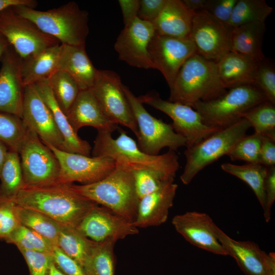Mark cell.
<instances>
[{"label": "cell", "mask_w": 275, "mask_h": 275, "mask_svg": "<svg viewBox=\"0 0 275 275\" xmlns=\"http://www.w3.org/2000/svg\"><path fill=\"white\" fill-rule=\"evenodd\" d=\"M48 275H65L55 265L53 261L52 262Z\"/></svg>", "instance_id": "cell-55"}, {"label": "cell", "mask_w": 275, "mask_h": 275, "mask_svg": "<svg viewBox=\"0 0 275 275\" xmlns=\"http://www.w3.org/2000/svg\"><path fill=\"white\" fill-rule=\"evenodd\" d=\"M265 206L264 217L266 222L270 219L271 208L275 200V166L268 167L264 184Z\"/></svg>", "instance_id": "cell-48"}, {"label": "cell", "mask_w": 275, "mask_h": 275, "mask_svg": "<svg viewBox=\"0 0 275 275\" xmlns=\"http://www.w3.org/2000/svg\"><path fill=\"white\" fill-rule=\"evenodd\" d=\"M177 188V184L174 181L169 182L155 191L140 199L133 222L135 226L138 228H146L164 223L173 205Z\"/></svg>", "instance_id": "cell-22"}, {"label": "cell", "mask_w": 275, "mask_h": 275, "mask_svg": "<svg viewBox=\"0 0 275 275\" xmlns=\"http://www.w3.org/2000/svg\"><path fill=\"white\" fill-rule=\"evenodd\" d=\"M166 2L167 0H140L138 17L152 23L160 13Z\"/></svg>", "instance_id": "cell-47"}, {"label": "cell", "mask_w": 275, "mask_h": 275, "mask_svg": "<svg viewBox=\"0 0 275 275\" xmlns=\"http://www.w3.org/2000/svg\"><path fill=\"white\" fill-rule=\"evenodd\" d=\"M172 224L191 244L216 255L227 256L215 232L216 225L206 213L187 211L175 215Z\"/></svg>", "instance_id": "cell-20"}, {"label": "cell", "mask_w": 275, "mask_h": 275, "mask_svg": "<svg viewBox=\"0 0 275 275\" xmlns=\"http://www.w3.org/2000/svg\"><path fill=\"white\" fill-rule=\"evenodd\" d=\"M94 242L76 227L61 224L57 245L82 267Z\"/></svg>", "instance_id": "cell-34"}, {"label": "cell", "mask_w": 275, "mask_h": 275, "mask_svg": "<svg viewBox=\"0 0 275 275\" xmlns=\"http://www.w3.org/2000/svg\"><path fill=\"white\" fill-rule=\"evenodd\" d=\"M155 34L152 23L136 18L124 26L117 38L114 48L119 59L132 67L154 69L148 46Z\"/></svg>", "instance_id": "cell-17"}, {"label": "cell", "mask_w": 275, "mask_h": 275, "mask_svg": "<svg viewBox=\"0 0 275 275\" xmlns=\"http://www.w3.org/2000/svg\"><path fill=\"white\" fill-rule=\"evenodd\" d=\"M131 172L139 199L155 191L166 183L174 181L154 171L140 170Z\"/></svg>", "instance_id": "cell-41"}, {"label": "cell", "mask_w": 275, "mask_h": 275, "mask_svg": "<svg viewBox=\"0 0 275 275\" xmlns=\"http://www.w3.org/2000/svg\"><path fill=\"white\" fill-rule=\"evenodd\" d=\"M251 127L242 118L232 125L219 130L199 143L186 147L184 154L186 163L180 176L185 185L189 184L197 174L206 166L227 155L236 142Z\"/></svg>", "instance_id": "cell-7"}, {"label": "cell", "mask_w": 275, "mask_h": 275, "mask_svg": "<svg viewBox=\"0 0 275 275\" xmlns=\"http://www.w3.org/2000/svg\"><path fill=\"white\" fill-rule=\"evenodd\" d=\"M217 238L245 275H275V253H267L251 241L236 240L217 226Z\"/></svg>", "instance_id": "cell-19"}, {"label": "cell", "mask_w": 275, "mask_h": 275, "mask_svg": "<svg viewBox=\"0 0 275 275\" xmlns=\"http://www.w3.org/2000/svg\"><path fill=\"white\" fill-rule=\"evenodd\" d=\"M273 8L264 0H237L228 23L232 28L253 23L265 22Z\"/></svg>", "instance_id": "cell-35"}, {"label": "cell", "mask_w": 275, "mask_h": 275, "mask_svg": "<svg viewBox=\"0 0 275 275\" xmlns=\"http://www.w3.org/2000/svg\"><path fill=\"white\" fill-rule=\"evenodd\" d=\"M123 88L137 124V145L141 151L157 155L163 148L175 151L186 146L185 139L174 131L171 124L152 116L127 86L123 85Z\"/></svg>", "instance_id": "cell-8"}, {"label": "cell", "mask_w": 275, "mask_h": 275, "mask_svg": "<svg viewBox=\"0 0 275 275\" xmlns=\"http://www.w3.org/2000/svg\"><path fill=\"white\" fill-rule=\"evenodd\" d=\"M14 209L21 224L32 229L53 245H57L61 224L39 211L15 204Z\"/></svg>", "instance_id": "cell-32"}, {"label": "cell", "mask_w": 275, "mask_h": 275, "mask_svg": "<svg viewBox=\"0 0 275 275\" xmlns=\"http://www.w3.org/2000/svg\"><path fill=\"white\" fill-rule=\"evenodd\" d=\"M28 266L30 275H48L52 253L19 249Z\"/></svg>", "instance_id": "cell-43"}, {"label": "cell", "mask_w": 275, "mask_h": 275, "mask_svg": "<svg viewBox=\"0 0 275 275\" xmlns=\"http://www.w3.org/2000/svg\"><path fill=\"white\" fill-rule=\"evenodd\" d=\"M47 80L57 103L66 114L80 91L77 84L68 73L60 70Z\"/></svg>", "instance_id": "cell-36"}, {"label": "cell", "mask_w": 275, "mask_h": 275, "mask_svg": "<svg viewBox=\"0 0 275 275\" xmlns=\"http://www.w3.org/2000/svg\"><path fill=\"white\" fill-rule=\"evenodd\" d=\"M70 185L80 195L133 223L140 199L131 172L116 166L112 173L97 182Z\"/></svg>", "instance_id": "cell-5"}, {"label": "cell", "mask_w": 275, "mask_h": 275, "mask_svg": "<svg viewBox=\"0 0 275 275\" xmlns=\"http://www.w3.org/2000/svg\"><path fill=\"white\" fill-rule=\"evenodd\" d=\"M76 228L87 238L96 242H117L139 233L132 222L103 206H95Z\"/></svg>", "instance_id": "cell-16"}, {"label": "cell", "mask_w": 275, "mask_h": 275, "mask_svg": "<svg viewBox=\"0 0 275 275\" xmlns=\"http://www.w3.org/2000/svg\"><path fill=\"white\" fill-rule=\"evenodd\" d=\"M265 22H253L233 28L231 51L260 62L265 57L262 50Z\"/></svg>", "instance_id": "cell-28"}, {"label": "cell", "mask_w": 275, "mask_h": 275, "mask_svg": "<svg viewBox=\"0 0 275 275\" xmlns=\"http://www.w3.org/2000/svg\"><path fill=\"white\" fill-rule=\"evenodd\" d=\"M195 13L182 0H167L160 13L152 23L155 33L177 38H190Z\"/></svg>", "instance_id": "cell-25"}, {"label": "cell", "mask_w": 275, "mask_h": 275, "mask_svg": "<svg viewBox=\"0 0 275 275\" xmlns=\"http://www.w3.org/2000/svg\"><path fill=\"white\" fill-rule=\"evenodd\" d=\"M34 85L51 112L56 124L64 140V151L90 156L91 151L90 144L81 139L72 128L66 114L57 103L47 79Z\"/></svg>", "instance_id": "cell-26"}, {"label": "cell", "mask_w": 275, "mask_h": 275, "mask_svg": "<svg viewBox=\"0 0 275 275\" xmlns=\"http://www.w3.org/2000/svg\"><path fill=\"white\" fill-rule=\"evenodd\" d=\"M0 69V113L21 119L23 85L21 67L22 59L10 46L1 59Z\"/></svg>", "instance_id": "cell-21"}, {"label": "cell", "mask_w": 275, "mask_h": 275, "mask_svg": "<svg viewBox=\"0 0 275 275\" xmlns=\"http://www.w3.org/2000/svg\"><path fill=\"white\" fill-rule=\"evenodd\" d=\"M262 136L254 133L240 139L229 152L231 160H241L247 163H259Z\"/></svg>", "instance_id": "cell-40"}, {"label": "cell", "mask_w": 275, "mask_h": 275, "mask_svg": "<svg viewBox=\"0 0 275 275\" xmlns=\"http://www.w3.org/2000/svg\"><path fill=\"white\" fill-rule=\"evenodd\" d=\"M26 130V126L21 118L0 113V141L10 150L19 153Z\"/></svg>", "instance_id": "cell-38"}, {"label": "cell", "mask_w": 275, "mask_h": 275, "mask_svg": "<svg viewBox=\"0 0 275 275\" xmlns=\"http://www.w3.org/2000/svg\"><path fill=\"white\" fill-rule=\"evenodd\" d=\"M182 1L189 9L195 13L205 11L208 0H182Z\"/></svg>", "instance_id": "cell-52"}, {"label": "cell", "mask_w": 275, "mask_h": 275, "mask_svg": "<svg viewBox=\"0 0 275 275\" xmlns=\"http://www.w3.org/2000/svg\"><path fill=\"white\" fill-rule=\"evenodd\" d=\"M222 169L246 183L254 192L263 209L265 206L264 184L268 167L260 163H247L242 165L224 163Z\"/></svg>", "instance_id": "cell-30"}, {"label": "cell", "mask_w": 275, "mask_h": 275, "mask_svg": "<svg viewBox=\"0 0 275 275\" xmlns=\"http://www.w3.org/2000/svg\"><path fill=\"white\" fill-rule=\"evenodd\" d=\"M75 132L84 126L112 133L118 125L104 115L91 89L80 90L76 99L66 114Z\"/></svg>", "instance_id": "cell-23"}, {"label": "cell", "mask_w": 275, "mask_h": 275, "mask_svg": "<svg viewBox=\"0 0 275 275\" xmlns=\"http://www.w3.org/2000/svg\"><path fill=\"white\" fill-rule=\"evenodd\" d=\"M0 33L22 60L61 44L57 39L41 31L32 21L17 14L12 7L0 12Z\"/></svg>", "instance_id": "cell-10"}, {"label": "cell", "mask_w": 275, "mask_h": 275, "mask_svg": "<svg viewBox=\"0 0 275 275\" xmlns=\"http://www.w3.org/2000/svg\"><path fill=\"white\" fill-rule=\"evenodd\" d=\"M267 100L261 91L254 84L235 87L214 99L199 101L193 108L210 127L224 129L236 123L249 109Z\"/></svg>", "instance_id": "cell-6"}, {"label": "cell", "mask_w": 275, "mask_h": 275, "mask_svg": "<svg viewBox=\"0 0 275 275\" xmlns=\"http://www.w3.org/2000/svg\"><path fill=\"white\" fill-rule=\"evenodd\" d=\"M61 44L46 48L22 60L21 72L24 87L47 80L57 70Z\"/></svg>", "instance_id": "cell-29"}, {"label": "cell", "mask_w": 275, "mask_h": 275, "mask_svg": "<svg viewBox=\"0 0 275 275\" xmlns=\"http://www.w3.org/2000/svg\"><path fill=\"white\" fill-rule=\"evenodd\" d=\"M255 85L267 101L275 104V68L274 64L266 58L258 65Z\"/></svg>", "instance_id": "cell-42"}, {"label": "cell", "mask_w": 275, "mask_h": 275, "mask_svg": "<svg viewBox=\"0 0 275 275\" xmlns=\"http://www.w3.org/2000/svg\"><path fill=\"white\" fill-rule=\"evenodd\" d=\"M116 139L111 132L98 130L94 142L92 156L112 158L116 165L130 172L145 170L154 171L174 180L180 164L175 151L151 155L141 151L134 140L122 130Z\"/></svg>", "instance_id": "cell-2"}, {"label": "cell", "mask_w": 275, "mask_h": 275, "mask_svg": "<svg viewBox=\"0 0 275 275\" xmlns=\"http://www.w3.org/2000/svg\"><path fill=\"white\" fill-rule=\"evenodd\" d=\"M148 51L154 69L164 76L170 88L185 62L196 53L190 38H177L158 35L152 38Z\"/></svg>", "instance_id": "cell-15"}, {"label": "cell", "mask_w": 275, "mask_h": 275, "mask_svg": "<svg viewBox=\"0 0 275 275\" xmlns=\"http://www.w3.org/2000/svg\"><path fill=\"white\" fill-rule=\"evenodd\" d=\"M11 46L6 38L0 33V60L6 51Z\"/></svg>", "instance_id": "cell-54"}, {"label": "cell", "mask_w": 275, "mask_h": 275, "mask_svg": "<svg viewBox=\"0 0 275 275\" xmlns=\"http://www.w3.org/2000/svg\"><path fill=\"white\" fill-rule=\"evenodd\" d=\"M53 152L60 164L57 183L72 184L78 182L88 184L97 182L108 175L116 168L115 162L107 157H90L67 152L44 143Z\"/></svg>", "instance_id": "cell-13"}, {"label": "cell", "mask_w": 275, "mask_h": 275, "mask_svg": "<svg viewBox=\"0 0 275 275\" xmlns=\"http://www.w3.org/2000/svg\"><path fill=\"white\" fill-rule=\"evenodd\" d=\"M259 163L266 167L275 165V140L262 136Z\"/></svg>", "instance_id": "cell-49"}, {"label": "cell", "mask_w": 275, "mask_h": 275, "mask_svg": "<svg viewBox=\"0 0 275 275\" xmlns=\"http://www.w3.org/2000/svg\"><path fill=\"white\" fill-rule=\"evenodd\" d=\"M138 97L143 104L163 112L172 120L174 131L185 139L186 147L199 143L221 129L206 125L200 114L191 106L163 100L158 93H148Z\"/></svg>", "instance_id": "cell-12"}, {"label": "cell", "mask_w": 275, "mask_h": 275, "mask_svg": "<svg viewBox=\"0 0 275 275\" xmlns=\"http://www.w3.org/2000/svg\"><path fill=\"white\" fill-rule=\"evenodd\" d=\"M20 224L11 201L0 203V239L5 240Z\"/></svg>", "instance_id": "cell-44"}, {"label": "cell", "mask_w": 275, "mask_h": 275, "mask_svg": "<svg viewBox=\"0 0 275 275\" xmlns=\"http://www.w3.org/2000/svg\"><path fill=\"white\" fill-rule=\"evenodd\" d=\"M259 63L230 51L216 64L219 79L224 87L229 89L243 85H255Z\"/></svg>", "instance_id": "cell-27"}, {"label": "cell", "mask_w": 275, "mask_h": 275, "mask_svg": "<svg viewBox=\"0 0 275 275\" xmlns=\"http://www.w3.org/2000/svg\"><path fill=\"white\" fill-rule=\"evenodd\" d=\"M39 211L58 223L76 227L97 204L76 193L70 184L23 186L11 200Z\"/></svg>", "instance_id": "cell-1"}, {"label": "cell", "mask_w": 275, "mask_h": 275, "mask_svg": "<svg viewBox=\"0 0 275 275\" xmlns=\"http://www.w3.org/2000/svg\"><path fill=\"white\" fill-rule=\"evenodd\" d=\"M51 253L54 263L65 275H86L82 267L57 245H53Z\"/></svg>", "instance_id": "cell-45"}, {"label": "cell", "mask_w": 275, "mask_h": 275, "mask_svg": "<svg viewBox=\"0 0 275 275\" xmlns=\"http://www.w3.org/2000/svg\"><path fill=\"white\" fill-rule=\"evenodd\" d=\"M237 0H208L205 11L219 22L228 24Z\"/></svg>", "instance_id": "cell-46"}, {"label": "cell", "mask_w": 275, "mask_h": 275, "mask_svg": "<svg viewBox=\"0 0 275 275\" xmlns=\"http://www.w3.org/2000/svg\"><path fill=\"white\" fill-rule=\"evenodd\" d=\"M116 242H94L82 266L86 275H115Z\"/></svg>", "instance_id": "cell-31"}, {"label": "cell", "mask_w": 275, "mask_h": 275, "mask_svg": "<svg viewBox=\"0 0 275 275\" xmlns=\"http://www.w3.org/2000/svg\"><path fill=\"white\" fill-rule=\"evenodd\" d=\"M38 2L35 0H0V12L10 7L23 6L35 9Z\"/></svg>", "instance_id": "cell-51"}, {"label": "cell", "mask_w": 275, "mask_h": 275, "mask_svg": "<svg viewBox=\"0 0 275 275\" xmlns=\"http://www.w3.org/2000/svg\"><path fill=\"white\" fill-rule=\"evenodd\" d=\"M0 203L11 200L23 187L18 153L9 150L0 175Z\"/></svg>", "instance_id": "cell-33"}, {"label": "cell", "mask_w": 275, "mask_h": 275, "mask_svg": "<svg viewBox=\"0 0 275 275\" xmlns=\"http://www.w3.org/2000/svg\"><path fill=\"white\" fill-rule=\"evenodd\" d=\"M21 119L44 143L64 151L63 138L52 115L35 85L24 87Z\"/></svg>", "instance_id": "cell-18"}, {"label": "cell", "mask_w": 275, "mask_h": 275, "mask_svg": "<svg viewBox=\"0 0 275 275\" xmlns=\"http://www.w3.org/2000/svg\"><path fill=\"white\" fill-rule=\"evenodd\" d=\"M255 133L275 140V104L264 100L252 107L242 116Z\"/></svg>", "instance_id": "cell-37"}, {"label": "cell", "mask_w": 275, "mask_h": 275, "mask_svg": "<svg viewBox=\"0 0 275 275\" xmlns=\"http://www.w3.org/2000/svg\"><path fill=\"white\" fill-rule=\"evenodd\" d=\"M170 88L169 101L193 107L226 92L215 62L195 53L183 64Z\"/></svg>", "instance_id": "cell-3"}, {"label": "cell", "mask_w": 275, "mask_h": 275, "mask_svg": "<svg viewBox=\"0 0 275 275\" xmlns=\"http://www.w3.org/2000/svg\"><path fill=\"white\" fill-rule=\"evenodd\" d=\"M232 29L205 11L195 12L189 38L195 45L196 53L217 63L231 51Z\"/></svg>", "instance_id": "cell-14"}, {"label": "cell", "mask_w": 275, "mask_h": 275, "mask_svg": "<svg viewBox=\"0 0 275 275\" xmlns=\"http://www.w3.org/2000/svg\"><path fill=\"white\" fill-rule=\"evenodd\" d=\"M120 76L108 70H98L91 89L105 116L112 122L130 129L138 135L137 124L124 92Z\"/></svg>", "instance_id": "cell-11"}, {"label": "cell", "mask_w": 275, "mask_h": 275, "mask_svg": "<svg viewBox=\"0 0 275 275\" xmlns=\"http://www.w3.org/2000/svg\"><path fill=\"white\" fill-rule=\"evenodd\" d=\"M20 15L35 23L43 32L61 44L85 46L89 33V13L75 2L46 11L23 6L12 7Z\"/></svg>", "instance_id": "cell-4"}, {"label": "cell", "mask_w": 275, "mask_h": 275, "mask_svg": "<svg viewBox=\"0 0 275 275\" xmlns=\"http://www.w3.org/2000/svg\"><path fill=\"white\" fill-rule=\"evenodd\" d=\"M19 154L24 186L57 182L60 172L58 159L37 133L28 127Z\"/></svg>", "instance_id": "cell-9"}, {"label": "cell", "mask_w": 275, "mask_h": 275, "mask_svg": "<svg viewBox=\"0 0 275 275\" xmlns=\"http://www.w3.org/2000/svg\"><path fill=\"white\" fill-rule=\"evenodd\" d=\"M9 150L6 145L0 141V175L4 163L6 158Z\"/></svg>", "instance_id": "cell-53"}, {"label": "cell", "mask_w": 275, "mask_h": 275, "mask_svg": "<svg viewBox=\"0 0 275 275\" xmlns=\"http://www.w3.org/2000/svg\"><path fill=\"white\" fill-rule=\"evenodd\" d=\"M19 249L51 253L53 245L42 235L20 224L5 240Z\"/></svg>", "instance_id": "cell-39"}, {"label": "cell", "mask_w": 275, "mask_h": 275, "mask_svg": "<svg viewBox=\"0 0 275 275\" xmlns=\"http://www.w3.org/2000/svg\"><path fill=\"white\" fill-rule=\"evenodd\" d=\"M57 69L68 73L80 90L91 89L97 76V69L90 60L85 46L61 44Z\"/></svg>", "instance_id": "cell-24"}, {"label": "cell", "mask_w": 275, "mask_h": 275, "mask_svg": "<svg viewBox=\"0 0 275 275\" xmlns=\"http://www.w3.org/2000/svg\"><path fill=\"white\" fill-rule=\"evenodd\" d=\"M123 14L125 26L130 24L138 17L140 0L118 1Z\"/></svg>", "instance_id": "cell-50"}]
</instances>
